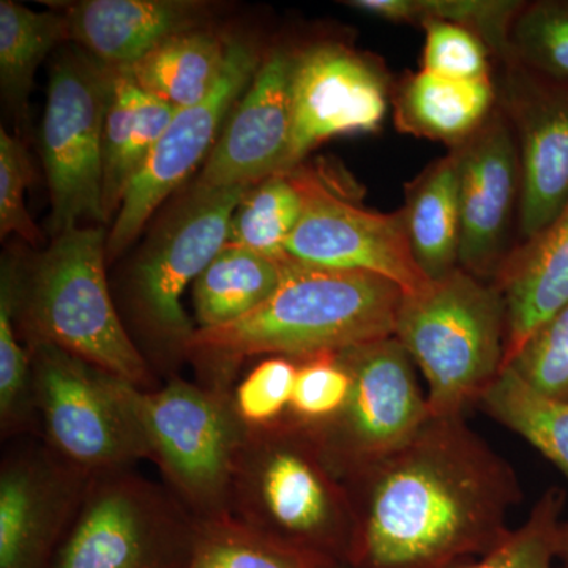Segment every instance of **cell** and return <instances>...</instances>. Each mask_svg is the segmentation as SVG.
Segmentation results:
<instances>
[{"label": "cell", "instance_id": "4", "mask_svg": "<svg viewBox=\"0 0 568 568\" xmlns=\"http://www.w3.org/2000/svg\"><path fill=\"white\" fill-rule=\"evenodd\" d=\"M102 227L55 235L20 278L17 320L26 345L50 343L141 390L162 386L112 298Z\"/></svg>", "mask_w": 568, "mask_h": 568}, {"label": "cell", "instance_id": "23", "mask_svg": "<svg viewBox=\"0 0 568 568\" xmlns=\"http://www.w3.org/2000/svg\"><path fill=\"white\" fill-rule=\"evenodd\" d=\"M407 237L420 271L439 280L459 267V156L448 149L406 185Z\"/></svg>", "mask_w": 568, "mask_h": 568}, {"label": "cell", "instance_id": "12", "mask_svg": "<svg viewBox=\"0 0 568 568\" xmlns=\"http://www.w3.org/2000/svg\"><path fill=\"white\" fill-rule=\"evenodd\" d=\"M287 174L304 197V211L286 245L291 260L377 275L405 294L428 284L410 248L403 209L383 213L358 207L304 164Z\"/></svg>", "mask_w": 568, "mask_h": 568}, {"label": "cell", "instance_id": "25", "mask_svg": "<svg viewBox=\"0 0 568 568\" xmlns=\"http://www.w3.org/2000/svg\"><path fill=\"white\" fill-rule=\"evenodd\" d=\"M227 40L205 29L170 37L130 67L126 73L142 91L175 108L203 102L226 67Z\"/></svg>", "mask_w": 568, "mask_h": 568}, {"label": "cell", "instance_id": "6", "mask_svg": "<svg viewBox=\"0 0 568 568\" xmlns=\"http://www.w3.org/2000/svg\"><path fill=\"white\" fill-rule=\"evenodd\" d=\"M246 186L186 194L181 207L153 235L129 272L126 315L142 343L141 354L159 379L179 376L186 345L196 332L182 305L194 284L222 252L231 216Z\"/></svg>", "mask_w": 568, "mask_h": 568}, {"label": "cell", "instance_id": "26", "mask_svg": "<svg viewBox=\"0 0 568 568\" xmlns=\"http://www.w3.org/2000/svg\"><path fill=\"white\" fill-rule=\"evenodd\" d=\"M70 40L65 17L33 11L11 0L0 2V88L20 121H26L33 78L58 44Z\"/></svg>", "mask_w": 568, "mask_h": 568}, {"label": "cell", "instance_id": "39", "mask_svg": "<svg viewBox=\"0 0 568 568\" xmlns=\"http://www.w3.org/2000/svg\"><path fill=\"white\" fill-rule=\"evenodd\" d=\"M558 562L562 568H568V521H562L559 526Z\"/></svg>", "mask_w": 568, "mask_h": 568}, {"label": "cell", "instance_id": "21", "mask_svg": "<svg viewBox=\"0 0 568 568\" xmlns=\"http://www.w3.org/2000/svg\"><path fill=\"white\" fill-rule=\"evenodd\" d=\"M497 103L495 80H455L422 69L392 95L398 132L458 148L488 121Z\"/></svg>", "mask_w": 568, "mask_h": 568}, {"label": "cell", "instance_id": "27", "mask_svg": "<svg viewBox=\"0 0 568 568\" xmlns=\"http://www.w3.org/2000/svg\"><path fill=\"white\" fill-rule=\"evenodd\" d=\"M480 406L497 424L528 440L568 480V402L540 394L507 366Z\"/></svg>", "mask_w": 568, "mask_h": 568}, {"label": "cell", "instance_id": "33", "mask_svg": "<svg viewBox=\"0 0 568 568\" xmlns=\"http://www.w3.org/2000/svg\"><path fill=\"white\" fill-rule=\"evenodd\" d=\"M566 506V493L548 488L528 519L484 556L463 560L450 568H555L558 560V532Z\"/></svg>", "mask_w": 568, "mask_h": 568}, {"label": "cell", "instance_id": "32", "mask_svg": "<svg viewBox=\"0 0 568 568\" xmlns=\"http://www.w3.org/2000/svg\"><path fill=\"white\" fill-rule=\"evenodd\" d=\"M506 61L568 84V0L523 2L508 28Z\"/></svg>", "mask_w": 568, "mask_h": 568}, {"label": "cell", "instance_id": "7", "mask_svg": "<svg viewBox=\"0 0 568 568\" xmlns=\"http://www.w3.org/2000/svg\"><path fill=\"white\" fill-rule=\"evenodd\" d=\"M130 403L164 485L197 521L230 514L231 487L246 426L233 392L181 376L155 390L130 387Z\"/></svg>", "mask_w": 568, "mask_h": 568}, {"label": "cell", "instance_id": "19", "mask_svg": "<svg viewBox=\"0 0 568 568\" xmlns=\"http://www.w3.org/2000/svg\"><path fill=\"white\" fill-rule=\"evenodd\" d=\"M70 40L112 70H129L162 41L201 28L207 3L196 0H81L58 3Z\"/></svg>", "mask_w": 568, "mask_h": 568}, {"label": "cell", "instance_id": "28", "mask_svg": "<svg viewBox=\"0 0 568 568\" xmlns=\"http://www.w3.org/2000/svg\"><path fill=\"white\" fill-rule=\"evenodd\" d=\"M525 0H351L349 9L394 24L452 22L476 33L487 44L493 62L507 58L510 22Z\"/></svg>", "mask_w": 568, "mask_h": 568}, {"label": "cell", "instance_id": "24", "mask_svg": "<svg viewBox=\"0 0 568 568\" xmlns=\"http://www.w3.org/2000/svg\"><path fill=\"white\" fill-rule=\"evenodd\" d=\"M290 260L224 245L193 284L197 328L234 323L263 305L282 284Z\"/></svg>", "mask_w": 568, "mask_h": 568}, {"label": "cell", "instance_id": "5", "mask_svg": "<svg viewBox=\"0 0 568 568\" xmlns=\"http://www.w3.org/2000/svg\"><path fill=\"white\" fill-rule=\"evenodd\" d=\"M394 336L425 377L432 417H465L506 366V302L457 267L403 294Z\"/></svg>", "mask_w": 568, "mask_h": 568}, {"label": "cell", "instance_id": "3", "mask_svg": "<svg viewBox=\"0 0 568 568\" xmlns=\"http://www.w3.org/2000/svg\"><path fill=\"white\" fill-rule=\"evenodd\" d=\"M230 514L264 536L346 567L355 526L349 489L313 433L290 416L246 428Z\"/></svg>", "mask_w": 568, "mask_h": 568}, {"label": "cell", "instance_id": "14", "mask_svg": "<svg viewBox=\"0 0 568 568\" xmlns=\"http://www.w3.org/2000/svg\"><path fill=\"white\" fill-rule=\"evenodd\" d=\"M383 67L342 43L302 48L295 63L291 136L280 174L332 138L376 133L390 108Z\"/></svg>", "mask_w": 568, "mask_h": 568}, {"label": "cell", "instance_id": "11", "mask_svg": "<svg viewBox=\"0 0 568 568\" xmlns=\"http://www.w3.org/2000/svg\"><path fill=\"white\" fill-rule=\"evenodd\" d=\"M338 355L351 375L349 398L331 422L306 428L347 481L416 436L432 414L417 366L395 336Z\"/></svg>", "mask_w": 568, "mask_h": 568}, {"label": "cell", "instance_id": "2", "mask_svg": "<svg viewBox=\"0 0 568 568\" xmlns=\"http://www.w3.org/2000/svg\"><path fill=\"white\" fill-rule=\"evenodd\" d=\"M403 294L377 275L290 260L268 301L234 323L196 328L186 358L197 383L233 392L250 358L283 355L298 361L394 336Z\"/></svg>", "mask_w": 568, "mask_h": 568}, {"label": "cell", "instance_id": "20", "mask_svg": "<svg viewBox=\"0 0 568 568\" xmlns=\"http://www.w3.org/2000/svg\"><path fill=\"white\" fill-rule=\"evenodd\" d=\"M507 308L506 366L568 305V203L545 230L515 245L493 282Z\"/></svg>", "mask_w": 568, "mask_h": 568}, {"label": "cell", "instance_id": "30", "mask_svg": "<svg viewBox=\"0 0 568 568\" xmlns=\"http://www.w3.org/2000/svg\"><path fill=\"white\" fill-rule=\"evenodd\" d=\"M18 298L20 278L13 268H3L0 283V435L3 440L39 437L32 355L29 346L21 343Z\"/></svg>", "mask_w": 568, "mask_h": 568}, {"label": "cell", "instance_id": "38", "mask_svg": "<svg viewBox=\"0 0 568 568\" xmlns=\"http://www.w3.org/2000/svg\"><path fill=\"white\" fill-rule=\"evenodd\" d=\"M33 170L28 151L20 141L0 130V234L20 235L37 245L41 233L26 209V189L31 185Z\"/></svg>", "mask_w": 568, "mask_h": 568}, {"label": "cell", "instance_id": "37", "mask_svg": "<svg viewBox=\"0 0 568 568\" xmlns=\"http://www.w3.org/2000/svg\"><path fill=\"white\" fill-rule=\"evenodd\" d=\"M425 31L424 70L455 80H481L495 73L487 44L458 24L428 21Z\"/></svg>", "mask_w": 568, "mask_h": 568}, {"label": "cell", "instance_id": "10", "mask_svg": "<svg viewBox=\"0 0 568 568\" xmlns=\"http://www.w3.org/2000/svg\"><path fill=\"white\" fill-rule=\"evenodd\" d=\"M115 70L67 52L51 70L41 122V156L51 193L54 235L81 219L106 223L103 209V130Z\"/></svg>", "mask_w": 568, "mask_h": 568}, {"label": "cell", "instance_id": "31", "mask_svg": "<svg viewBox=\"0 0 568 568\" xmlns=\"http://www.w3.org/2000/svg\"><path fill=\"white\" fill-rule=\"evenodd\" d=\"M304 211L291 174H274L248 186L231 216L226 244L287 260L286 245Z\"/></svg>", "mask_w": 568, "mask_h": 568}, {"label": "cell", "instance_id": "13", "mask_svg": "<svg viewBox=\"0 0 568 568\" xmlns=\"http://www.w3.org/2000/svg\"><path fill=\"white\" fill-rule=\"evenodd\" d=\"M264 58L244 40L227 39L226 67L203 102L179 108L151 155L130 183L121 211L106 239L108 263L140 235L155 209L174 192L215 148L231 110L239 102Z\"/></svg>", "mask_w": 568, "mask_h": 568}, {"label": "cell", "instance_id": "8", "mask_svg": "<svg viewBox=\"0 0 568 568\" xmlns=\"http://www.w3.org/2000/svg\"><path fill=\"white\" fill-rule=\"evenodd\" d=\"M39 437L63 465L93 478L149 459L126 381L50 343H29Z\"/></svg>", "mask_w": 568, "mask_h": 568}, {"label": "cell", "instance_id": "36", "mask_svg": "<svg viewBox=\"0 0 568 568\" xmlns=\"http://www.w3.org/2000/svg\"><path fill=\"white\" fill-rule=\"evenodd\" d=\"M508 366L540 394L568 402V305L534 332Z\"/></svg>", "mask_w": 568, "mask_h": 568}, {"label": "cell", "instance_id": "29", "mask_svg": "<svg viewBox=\"0 0 568 568\" xmlns=\"http://www.w3.org/2000/svg\"><path fill=\"white\" fill-rule=\"evenodd\" d=\"M334 560L290 547L231 515L197 521L186 568H342Z\"/></svg>", "mask_w": 568, "mask_h": 568}, {"label": "cell", "instance_id": "16", "mask_svg": "<svg viewBox=\"0 0 568 568\" xmlns=\"http://www.w3.org/2000/svg\"><path fill=\"white\" fill-rule=\"evenodd\" d=\"M459 267L495 282L515 248L521 203V163L514 130L497 106L469 140L459 144Z\"/></svg>", "mask_w": 568, "mask_h": 568}, {"label": "cell", "instance_id": "18", "mask_svg": "<svg viewBox=\"0 0 568 568\" xmlns=\"http://www.w3.org/2000/svg\"><path fill=\"white\" fill-rule=\"evenodd\" d=\"M298 52L268 51L244 95L224 123L192 192L248 186L280 174L291 136V104Z\"/></svg>", "mask_w": 568, "mask_h": 568}, {"label": "cell", "instance_id": "1", "mask_svg": "<svg viewBox=\"0 0 568 568\" xmlns=\"http://www.w3.org/2000/svg\"><path fill=\"white\" fill-rule=\"evenodd\" d=\"M354 508L346 568H450L510 532L517 473L466 424L432 417L406 444L345 481Z\"/></svg>", "mask_w": 568, "mask_h": 568}, {"label": "cell", "instance_id": "35", "mask_svg": "<svg viewBox=\"0 0 568 568\" xmlns=\"http://www.w3.org/2000/svg\"><path fill=\"white\" fill-rule=\"evenodd\" d=\"M351 375L338 353L298 358L290 416L304 426L327 424L345 407Z\"/></svg>", "mask_w": 568, "mask_h": 568}, {"label": "cell", "instance_id": "17", "mask_svg": "<svg viewBox=\"0 0 568 568\" xmlns=\"http://www.w3.org/2000/svg\"><path fill=\"white\" fill-rule=\"evenodd\" d=\"M91 478L43 443L17 444L0 466V568H51Z\"/></svg>", "mask_w": 568, "mask_h": 568}, {"label": "cell", "instance_id": "15", "mask_svg": "<svg viewBox=\"0 0 568 568\" xmlns=\"http://www.w3.org/2000/svg\"><path fill=\"white\" fill-rule=\"evenodd\" d=\"M497 106L521 163L517 244L548 226L568 203V84L518 63H495Z\"/></svg>", "mask_w": 568, "mask_h": 568}, {"label": "cell", "instance_id": "22", "mask_svg": "<svg viewBox=\"0 0 568 568\" xmlns=\"http://www.w3.org/2000/svg\"><path fill=\"white\" fill-rule=\"evenodd\" d=\"M174 104L142 91L126 71L115 70L103 130V209L106 223L121 211L130 183L168 125Z\"/></svg>", "mask_w": 568, "mask_h": 568}, {"label": "cell", "instance_id": "9", "mask_svg": "<svg viewBox=\"0 0 568 568\" xmlns=\"http://www.w3.org/2000/svg\"><path fill=\"white\" fill-rule=\"evenodd\" d=\"M197 519L133 469L89 480L51 568H186Z\"/></svg>", "mask_w": 568, "mask_h": 568}, {"label": "cell", "instance_id": "40", "mask_svg": "<svg viewBox=\"0 0 568 568\" xmlns=\"http://www.w3.org/2000/svg\"><path fill=\"white\" fill-rule=\"evenodd\" d=\"M342 568H346V567H342Z\"/></svg>", "mask_w": 568, "mask_h": 568}, {"label": "cell", "instance_id": "34", "mask_svg": "<svg viewBox=\"0 0 568 568\" xmlns=\"http://www.w3.org/2000/svg\"><path fill=\"white\" fill-rule=\"evenodd\" d=\"M295 376V358L271 355L254 364L233 388V405L242 424L264 428L287 417Z\"/></svg>", "mask_w": 568, "mask_h": 568}]
</instances>
